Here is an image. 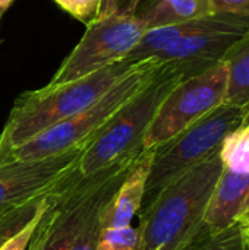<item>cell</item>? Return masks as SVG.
Masks as SVG:
<instances>
[{"label": "cell", "instance_id": "15", "mask_svg": "<svg viewBox=\"0 0 249 250\" xmlns=\"http://www.w3.org/2000/svg\"><path fill=\"white\" fill-rule=\"evenodd\" d=\"M181 250H247L238 224L214 231L205 223Z\"/></svg>", "mask_w": 249, "mask_h": 250}, {"label": "cell", "instance_id": "5", "mask_svg": "<svg viewBox=\"0 0 249 250\" xmlns=\"http://www.w3.org/2000/svg\"><path fill=\"white\" fill-rule=\"evenodd\" d=\"M163 63L153 57L136 62L109 91L81 113L43 130L10 152V160H34L85 148L113 116L138 95L158 73Z\"/></svg>", "mask_w": 249, "mask_h": 250}, {"label": "cell", "instance_id": "4", "mask_svg": "<svg viewBox=\"0 0 249 250\" xmlns=\"http://www.w3.org/2000/svg\"><path fill=\"white\" fill-rule=\"evenodd\" d=\"M248 32L249 19L211 13L195 21L145 31L125 60L139 62L153 57L160 63L179 62L204 72L223 62Z\"/></svg>", "mask_w": 249, "mask_h": 250}, {"label": "cell", "instance_id": "20", "mask_svg": "<svg viewBox=\"0 0 249 250\" xmlns=\"http://www.w3.org/2000/svg\"><path fill=\"white\" fill-rule=\"evenodd\" d=\"M213 13L249 19V0H211Z\"/></svg>", "mask_w": 249, "mask_h": 250}, {"label": "cell", "instance_id": "2", "mask_svg": "<svg viewBox=\"0 0 249 250\" xmlns=\"http://www.w3.org/2000/svg\"><path fill=\"white\" fill-rule=\"evenodd\" d=\"M136 62H119L88 76L56 86H43L21 94L0 133V163L10 161V152L53 125L69 119L95 103Z\"/></svg>", "mask_w": 249, "mask_h": 250}, {"label": "cell", "instance_id": "1", "mask_svg": "<svg viewBox=\"0 0 249 250\" xmlns=\"http://www.w3.org/2000/svg\"><path fill=\"white\" fill-rule=\"evenodd\" d=\"M223 171L219 151L192 167L139 211L141 250H181L204 224L216 183Z\"/></svg>", "mask_w": 249, "mask_h": 250}, {"label": "cell", "instance_id": "17", "mask_svg": "<svg viewBox=\"0 0 249 250\" xmlns=\"http://www.w3.org/2000/svg\"><path fill=\"white\" fill-rule=\"evenodd\" d=\"M95 250H141L138 229L132 226L101 229Z\"/></svg>", "mask_w": 249, "mask_h": 250}, {"label": "cell", "instance_id": "23", "mask_svg": "<svg viewBox=\"0 0 249 250\" xmlns=\"http://www.w3.org/2000/svg\"><path fill=\"white\" fill-rule=\"evenodd\" d=\"M12 1H13V0H0V9H1V10L7 9V6H9Z\"/></svg>", "mask_w": 249, "mask_h": 250}, {"label": "cell", "instance_id": "13", "mask_svg": "<svg viewBox=\"0 0 249 250\" xmlns=\"http://www.w3.org/2000/svg\"><path fill=\"white\" fill-rule=\"evenodd\" d=\"M213 13L211 0H147L135 15L145 31L195 21Z\"/></svg>", "mask_w": 249, "mask_h": 250}, {"label": "cell", "instance_id": "18", "mask_svg": "<svg viewBox=\"0 0 249 250\" xmlns=\"http://www.w3.org/2000/svg\"><path fill=\"white\" fill-rule=\"evenodd\" d=\"M29 248L32 250H57V234L54 229L53 215L48 207V198H47V207L43 211L37 223L35 231L32 234V239L29 242Z\"/></svg>", "mask_w": 249, "mask_h": 250}, {"label": "cell", "instance_id": "19", "mask_svg": "<svg viewBox=\"0 0 249 250\" xmlns=\"http://www.w3.org/2000/svg\"><path fill=\"white\" fill-rule=\"evenodd\" d=\"M66 13L82 22L85 26L98 19L103 0H53Z\"/></svg>", "mask_w": 249, "mask_h": 250}, {"label": "cell", "instance_id": "11", "mask_svg": "<svg viewBox=\"0 0 249 250\" xmlns=\"http://www.w3.org/2000/svg\"><path fill=\"white\" fill-rule=\"evenodd\" d=\"M153 155L154 148L144 149L136 157L114 193L104 202L100 209L101 229H119L132 226L134 218L142 208Z\"/></svg>", "mask_w": 249, "mask_h": 250}, {"label": "cell", "instance_id": "6", "mask_svg": "<svg viewBox=\"0 0 249 250\" xmlns=\"http://www.w3.org/2000/svg\"><path fill=\"white\" fill-rule=\"evenodd\" d=\"M138 155L91 176H82L78 168L50 193L48 207L57 234V250H95L101 231L100 209Z\"/></svg>", "mask_w": 249, "mask_h": 250}, {"label": "cell", "instance_id": "3", "mask_svg": "<svg viewBox=\"0 0 249 250\" xmlns=\"http://www.w3.org/2000/svg\"><path fill=\"white\" fill-rule=\"evenodd\" d=\"M197 73L201 72L186 63L164 62L156 78L125 104L84 148L78 166L79 173L91 176L142 152L147 130L164 98L181 81Z\"/></svg>", "mask_w": 249, "mask_h": 250}, {"label": "cell", "instance_id": "24", "mask_svg": "<svg viewBox=\"0 0 249 250\" xmlns=\"http://www.w3.org/2000/svg\"><path fill=\"white\" fill-rule=\"evenodd\" d=\"M244 242H245V240H244ZM245 246H247V250H249V243H247V242H245Z\"/></svg>", "mask_w": 249, "mask_h": 250}, {"label": "cell", "instance_id": "12", "mask_svg": "<svg viewBox=\"0 0 249 250\" xmlns=\"http://www.w3.org/2000/svg\"><path fill=\"white\" fill-rule=\"evenodd\" d=\"M249 209V173H235L223 168L210 204L204 223L214 231L236 224L238 218Z\"/></svg>", "mask_w": 249, "mask_h": 250}, {"label": "cell", "instance_id": "25", "mask_svg": "<svg viewBox=\"0 0 249 250\" xmlns=\"http://www.w3.org/2000/svg\"><path fill=\"white\" fill-rule=\"evenodd\" d=\"M28 250H32V249H31V248H29V246H28Z\"/></svg>", "mask_w": 249, "mask_h": 250}, {"label": "cell", "instance_id": "22", "mask_svg": "<svg viewBox=\"0 0 249 250\" xmlns=\"http://www.w3.org/2000/svg\"><path fill=\"white\" fill-rule=\"evenodd\" d=\"M236 224H238V227H239V231H241L244 240H245L247 243H249V209L248 211H245V212L238 218Z\"/></svg>", "mask_w": 249, "mask_h": 250}, {"label": "cell", "instance_id": "9", "mask_svg": "<svg viewBox=\"0 0 249 250\" xmlns=\"http://www.w3.org/2000/svg\"><path fill=\"white\" fill-rule=\"evenodd\" d=\"M227 69L225 62L181 81L158 107L144 138V149L156 148L225 104Z\"/></svg>", "mask_w": 249, "mask_h": 250}, {"label": "cell", "instance_id": "7", "mask_svg": "<svg viewBox=\"0 0 249 250\" xmlns=\"http://www.w3.org/2000/svg\"><path fill=\"white\" fill-rule=\"evenodd\" d=\"M247 123H249V105L239 107L225 103L170 141L156 146L142 208L175 179L216 154L223 139Z\"/></svg>", "mask_w": 249, "mask_h": 250}, {"label": "cell", "instance_id": "16", "mask_svg": "<svg viewBox=\"0 0 249 250\" xmlns=\"http://www.w3.org/2000/svg\"><path fill=\"white\" fill-rule=\"evenodd\" d=\"M223 168L235 173H249V123L232 130L219 149Z\"/></svg>", "mask_w": 249, "mask_h": 250}, {"label": "cell", "instance_id": "8", "mask_svg": "<svg viewBox=\"0 0 249 250\" xmlns=\"http://www.w3.org/2000/svg\"><path fill=\"white\" fill-rule=\"evenodd\" d=\"M144 34L145 28L136 15H107L95 19L87 26L81 41L63 60L47 86L72 82L123 62Z\"/></svg>", "mask_w": 249, "mask_h": 250}, {"label": "cell", "instance_id": "10", "mask_svg": "<svg viewBox=\"0 0 249 250\" xmlns=\"http://www.w3.org/2000/svg\"><path fill=\"white\" fill-rule=\"evenodd\" d=\"M82 151L0 163V214L54 192L78 170Z\"/></svg>", "mask_w": 249, "mask_h": 250}, {"label": "cell", "instance_id": "14", "mask_svg": "<svg viewBox=\"0 0 249 250\" xmlns=\"http://www.w3.org/2000/svg\"><path fill=\"white\" fill-rule=\"evenodd\" d=\"M227 69V88L225 103L230 105H249V32L242 37L225 57Z\"/></svg>", "mask_w": 249, "mask_h": 250}, {"label": "cell", "instance_id": "21", "mask_svg": "<svg viewBox=\"0 0 249 250\" xmlns=\"http://www.w3.org/2000/svg\"><path fill=\"white\" fill-rule=\"evenodd\" d=\"M141 0H103L100 15L107 16V15H135Z\"/></svg>", "mask_w": 249, "mask_h": 250}]
</instances>
